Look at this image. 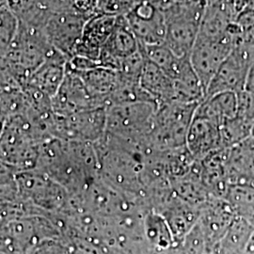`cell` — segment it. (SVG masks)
Segmentation results:
<instances>
[{
    "instance_id": "30bf717a",
    "label": "cell",
    "mask_w": 254,
    "mask_h": 254,
    "mask_svg": "<svg viewBox=\"0 0 254 254\" xmlns=\"http://www.w3.org/2000/svg\"><path fill=\"white\" fill-rule=\"evenodd\" d=\"M139 83L157 106L177 102L173 79L148 59L143 64Z\"/></svg>"
},
{
    "instance_id": "6da1fadb",
    "label": "cell",
    "mask_w": 254,
    "mask_h": 254,
    "mask_svg": "<svg viewBox=\"0 0 254 254\" xmlns=\"http://www.w3.org/2000/svg\"><path fill=\"white\" fill-rule=\"evenodd\" d=\"M157 107L153 102L109 106L106 109V133L131 143L147 141L154 128Z\"/></svg>"
},
{
    "instance_id": "5b68a950",
    "label": "cell",
    "mask_w": 254,
    "mask_h": 254,
    "mask_svg": "<svg viewBox=\"0 0 254 254\" xmlns=\"http://www.w3.org/2000/svg\"><path fill=\"white\" fill-rule=\"evenodd\" d=\"M236 36V31L228 28L225 33L218 36L199 33L197 37L190 54V60L202 86L204 95L220 65L236 46L242 44Z\"/></svg>"
},
{
    "instance_id": "9c48e42d",
    "label": "cell",
    "mask_w": 254,
    "mask_h": 254,
    "mask_svg": "<svg viewBox=\"0 0 254 254\" xmlns=\"http://www.w3.org/2000/svg\"><path fill=\"white\" fill-rule=\"evenodd\" d=\"M130 28L142 46L164 44L166 22L163 10L142 2L125 16Z\"/></svg>"
},
{
    "instance_id": "ba28073f",
    "label": "cell",
    "mask_w": 254,
    "mask_h": 254,
    "mask_svg": "<svg viewBox=\"0 0 254 254\" xmlns=\"http://www.w3.org/2000/svg\"><path fill=\"white\" fill-rule=\"evenodd\" d=\"M220 127L217 121L196 109L186 141V147L196 161H201L211 154L224 151Z\"/></svg>"
},
{
    "instance_id": "277c9868",
    "label": "cell",
    "mask_w": 254,
    "mask_h": 254,
    "mask_svg": "<svg viewBox=\"0 0 254 254\" xmlns=\"http://www.w3.org/2000/svg\"><path fill=\"white\" fill-rule=\"evenodd\" d=\"M204 7L194 3L175 4L163 10L166 22L164 44L179 57H190L199 35Z\"/></svg>"
},
{
    "instance_id": "7c38bea8",
    "label": "cell",
    "mask_w": 254,
    "mask_h": 254,
    "mask_svg": "<svg viewBox=\"0 0 254 254\" xmlns=\"http://www.w3.org/2000/svg\"><path fill=\"white\" fill-rule=\"evenodd\" d=\"M17 168L0 160V201H19Z\"/></svg>"
},
{
    "instance_id": "52a82bcc",
    "label": "cell",
    "mask_w": 254,
    "mask_h": 254,
    "mask_svg": "<svg viewBox=\"0 0 254 254\" xmlns=\"http://www.w3.org/2000/svg\"><path fill=\"white\" fill-rule=\"evenodd\" d=\"M106 108L89 109L54 120L53 136L64 140L96 143L106 134Z\"/></svg>"
},
{
    "instance_id": "8fae6325",
    "label": "cell",
    "mask_w": 254,
    "mask_h": 254,
    "mask_svg": "<svg viewBox=\"0 0 254 254\" xmlns=\"http://www.w3.org/2000/svg\"><path fill=\"white\" fill-rule=\"evenodd\" d=\"M252 234L251 224L244 218L236 216L226 234L220 239L221 254H242L244 250H247Z\"/></svg>"
},
{
    "instance_id": "4fadbf2b",
    "label": "cell",
    "mask_w": 254,
    "mask_h": 254,
    "mask_svg": "<svg viewBox=\"0 0 254 254\" xmlns=\"http://www.w3.org/2000/svg\"><path fill=\"white\" fill-rule=\"evenodd\" d=\"M245 91L251 94H254V58L251 64V67L248 73L247 76V81H246Z\"/></svg>"
},
{
    "instance_id": "7a4b0ae2",
    "label": "cell",
    "mask_w": 254,
    "mask_h": 254,
    "mask_svg": "<svg viewBox=\"0 0 254 254\" xmlns=\"http://www.w3.org/2000/svg\"><path fill=\"white\" fill-rule=\"evenodd\" d=\"M200 103L173 102L158 106L147 140L149 145L162 152L186 146L191 121Z\"/></svg>"
},
{
    "instance_id": "8992f818",
    "label": "cell",
    "mask_w": 254,
    "mask_h": 254,
    "mask_svg": "<svg viewBox=\"0 0 254 254\" xmlns=\"http://www.w3.org/2000/svg\"><path fill=\"white\" fill-rule=\"evenodd\" d=\"M254 45L236 46L220 65L209 84L204 99L221 92L241 93L245 91L247 76L254 58Z\"/></svg>"
},
{
    "instance_id": "3957f363",
    "label": "cell",
    "mask_w": 254,
    "mask_h": 254,
    "mask_svg": "<svg viewBox=\"0 0 254 254\" xmlns=\"http://www.w3.org/2000/svg\"><path fill=\"white\" fill-rule=\"evenodd\" d=\"M17 182L19 201L46 215H64L70 206L69 192L37 169L20 171Z\"/></svg>"
}]
</instances>
